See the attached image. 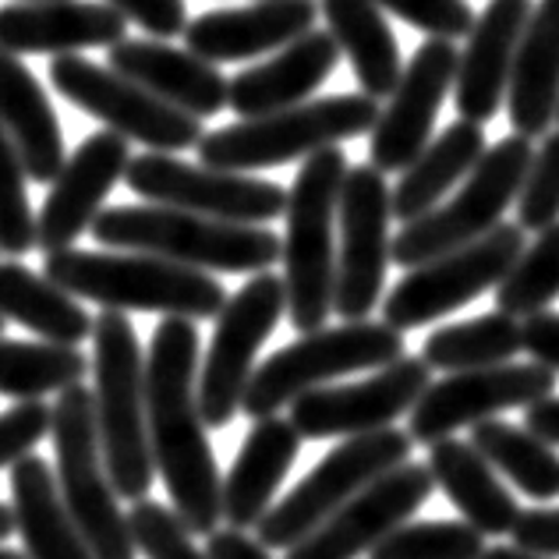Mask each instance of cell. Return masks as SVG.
I'll use <instances>...</instances> for the list:
<instances>
[{
	"label": "cell",
	"mask_w": 559,
	"mask_h": 559,
	"mask_svg": "<svg viewBox=\"0 0 559 559\" xmlns=\"http://www.w3.org/2000/svg\"><path fill=\"white\" fill-rule=\"evenodd\" d=\"M131 153L128 139L117 131H96L75 153L50 185V195L36 216V248L39 252H68L103 213V202L114 185L128 174Z\"/></svg>",
	"instance_id": "obj_20"
},
{
	"label": "cell",
	"mask_w": 559,
	"mask_h": 559,
	"mask_svg": "<svg viewBox=\"0 0 559 559\" xmlns=\"http://www.w3.org/2000/svg\"><path fill=\"white\" fill-rule=\"evenodd\" d=\"M429 471L436 485L447 492V499L457 507V513L475 532H481L485 538L513 532V524L521 518L518 499L499 481L496 467L471 443H461L453 436L429 447Z\"/></svg>",
	"instance_id": "obj_30"
},
{
	"label": "cell",
	"mask_w": 559,
	"mask_h": 559,
	"mask_svg": "<svg viewBox=\"0 0 559 559\" xmlns=\"http://www.w3.org/2000/svg\"><path fill=\"white\" fill-rule=\"evenodd\" d=\"M199 330L195 319L167 316L153 330L145 358L150 443L156 475L164 478L174 513L191 535L219 532L224 521V475H219L210 425L199 411Z\"/></svg>",
	"instance_id": "obj_1"
},
{
	"label": "cell",
	"mask_w": 559,
	"mask_h": 559,
	"mask_svg": "<svg viewBox=\"0 0 559 559\" xmlns=\"http://www.w3.org/2000/svg\"><path fill=\"white\" fill-rule=\"evenodd\" d=\"M205 552H210V559H273L259 538L248 532H234V527H224V532H213L205 538Z\"/></svg>",
	"instance_id": "obj_47"
},
{
	"label": "cell",
	"mask_w": 559,
	"mask_h": 559,
	"mask_svg": "<svg viewBox=\"0 0 559 559\" xmlns=\"http://www.w3.org/2000/svg\"><path fill=\"white\" fill-rule=\"evenodd\" d=\"M481 559H546V556H535V552H524L518 546H492Z\"/></svg>",
	"instance_id": "obj_49"
},
{
	"label": "cell",
	"mask_w": 559,
	"mask_h": 559,
	"mask_svg": "<svg viewBox=\"0 0 559 559\" xmlns=\"http://www.w3.org/2000/svg\"><path fill=\"white\" fill-rule=\"evenodd\" d=\"M535 0H489L467 33V47L461 50L457 85H453V107L461 121H475L485 128L503 107L518 61L521 36Z\"/></svg>",
	"instance_id": "obj_21"
},
{
	"label": "cell",
	"mask_w": 559,
	"mask_h": 559,
	"mask_svg": "<svg viewBox=\"0 0 559 559\" xmlns=\"http://www.w3.org/2000/svg\"><path fill=\"white\" fill-rule=\"evenodd\" d=\"M53 425V407L43 401L33 404H14L0 411V471H11L22 457L33 453V447L43 443V436Z\"/></svg>",
	"instance_id": "obj_43"
},
{
	"label": "cell",
	"mask_w": 559,
	"mask_h": 559,
	"mask_svg": "<svg viewBox=\"0 0 559 559\" xmlns=\"http://www.w3.org/2000/svg\"><path fill=\"white\" fill-rule=\"evenodd\" d=\"M524 350V326L521 319L489 312L467 322H453L425 336L421 358L429 369L443 372H475L492 369V365H507Z\"/></svg>",
	"instance_id": "obj_34"
},
{
	"label": "cell",
	"mask_w": 559,
	"mask_h": 559,
	"mask_svg": "<svg viewBox=\"0 0 559 559\" xmlns=\"http://www.w3.org/2000/svg\"><path fill=\"white\" fill-rule=\"evenodd\" d=\"M379 114V99L365 93L308 99L301 107L205 131V139L199 142V164L230 174H252L290 164V159H308L347 139L372 135Z\"/></svg>",
	"instance_id": "obj_6"
},
{
	"label": "cell",
	"mask_w": 559,
	"mask_h": 559,
	"mask_svg": "<svg viewBox=\"0 0 559 559\" xmlns=\"http://www.w3.org/2000/svg\"><path fill=\"white\" fill-rule=\"evenodd\" d=\"M559 298V224L542 230L535 245H527L521 259L513 262L503 284L496 287V312L527 319L549 312V305Z\"/></svg>",
	"instance_id": "obj_37"
},
{
	"label": "cell",
	"mask_w": 559,
	"mask_h": 559,
	"mask_svg": "<svg viewBox=\"0 0 559 559\" xmlns=\"http://www.w3.org/2000/svg\"><path fill=\"white\" fill-rule=\"evenodd\" d=\"M107 61L117 75L139 82L142 90L199 121L230 107V82L219 75V68L164 39H121L110 47Z\"/></svg>",
	"instance_id": "obj_24"
},
{
	"label": "cell",
	"mask_w": 559,
	"mask_h": 559,
	"mask_svg": "<svg viewBox=\"0 0 559 559\" xmlns=\"http://www.w3.org/2000/svg\"><path fill=\"white\" fill-rule=\"evenodd\" d=\"M0 128L19 150L28 181L53 185L68 164L61 124L36 75L8 50H0Z\"/></svg>",
	"instance_id": "obj_29"
},
{
	"label": "cell",
	"mask_w": 559,
	"mask_h": 559,
	"mask_svg": "<svg viewBox=\"0 0 559 559\" xmlns=\"http://www.w3.org/2000/svg\"><path fill=\"white\" fill-rule=\"evenodd\" d=\"M341 248H336V301L344 322H365L382 298L393 262V191L372 164L350 167L341 191Z\"/></svg>",
	"instance_id": "obj_15"
},
{
	"label": "cell",
	"mask_w": 559,
	"mask_h": 559,
	"mask_svg": "<svg viewBox=\"0 0 559 559\" xmlns=\"http://www.w3.org/2000/svg\"><path fill=\"white\" fill-rule=\"evenodd\" d=\"M11 513L28 559H93L53 467L39 453H28L11 467Z\"/></svg>",
	"instance_id": "obj_28"
},
{
	"label": "cell",
	"mask_w": 559,
	"mask_h": 559,
	"mask_svg": "<svg viewBox=\"0 0 559 559\" xmlns=\"http://www.w3.org/2000/svg\"><path fill=\"white\" fill-rule=\"evenodd\" d=\"M25 164L0 128V252L22 259L36 248V216L25 191Z\"/></svg>",
	"instance_id": "obj_39"
},
{
	"label": "cell",
	"mask_w": 559,
	"mask_h": 559,
	"mask_svg": "<svg viewBox=\"0 0 559 559\" xmlns=\"http://www.w3.org/2000/svg\"><path fill=\"white\" fill-rule=\"evenodd\" d=\"M513 135L546 139L559 114V0H538L513 61L507 93Z\"/></svg>",
	"instance_id": "obj_27"
},
{
	"label": "cell",
	"mask_w": 559,
	"mask_h": 559,
	"mask_svg": "<svg viewBox=\"0 0 559 559\" xmlns=\"http://www.w3.org/2000/svg\"><path fill=\"white\" fill-rule=\"evenodd\" d=\"M4 322H8V319H4V316H0V333H4Z\"/></svg>",
	"instance_id": "obj_52"
},
{
	"label": "cell",
	"mask_w": 559,
	"mask_h": 559,
	"mask_svg": "<svg viewBox=\"0 0 559 559\" xmlns=\"http://www.w3.org/2000/svg\"><path fill=\"white\" fill-rule=\"evenodd\" d=\"M471 447H475L499 475H507L518 485L527 499H535V503H549V499L559 496L556 450L549 443H542V439L527 429L489 418L471 429Z\"/></svg>",
	"instance_id": "obj_35"
},
{
	"label": "cell",
	"mask_w": 559,
	"mask_h": 559,
	"mask_svg": "<svg viewBox=\"0 0 559 559\" xmlns=\"http://www.w3.org/2000/svg\"><path fill=\"white\" fill-rule=\"evenodd\" d=\"M411 450H415V439L401 429L341 439V447H333L280 503H273V510L255 527L259 542L266 549L284 552L301 546L322 521H330L336 510L361 496L372 481L407 464Z\"/></svg>",
	"instance_id": "obj_10"
},
{
	"label": "cell",
	"mask_w": 559,
	"mask_h": 559,
	"mask_svg": "<svg viewBox=\"0 0 559 559\" xmlns=\"http://www.w3.org/2000/svg\"><path fill=\"white\" fill-rule=\"evenodd\" d=\"M485 153H489V142H485V131L475 121H453L447 131H439L396 181L393 219L415 224L436 205H443L450 191L464 185L467 174L481 164Z\"/></svg>",
	"instance_id": "obj_31"
},
{
	"label": "cell",
	"mask_w": 559,
	"mask_h": 559,
	"mask_svg": "<svg viewBox=\"0 0 559 559\" xmlns=\"http://www.w3.org/2000/svg\"><path fill=\"white\" fill-rule=\"evenodd\" d=\"M461 50L453 39H425L404 64V75L369 135V164L382 174H404L432 142L443 99L457 85Z\"/></svg>",
	"instance_id": "obj_18"
},
{
	"label": "cell",
	"mask_w": 559,
	"mask_h": 559,
	"mask_svg": "<svg viewBox=\"0 0 559 559\" xmlns=\"http://www.w3.org/2000/svg\"><path fill=\"white\" fill-rule=\"evenodd\" d=\"M535 159V145L524 135H507L481 164L467 174V181L453 191V199L436 205L415 224H404L393 238V262L404 270H418L439 255H450L457 248L481 241L503 224V213L521 199L527 167Z\"/></svg>",
	"instance_id": "obj_8"
},
{
	"label": "cell",
	"mask_w": 559,
	"mask_h": 559,
	"mask_svg": "<svg viewBox=\"0 0 559 559\" xmlns=\"http://www.w3.org/2000/svg\"><path fill=\"white\" fill-rule=\"evenodd\" d=\"M128 524L145 559H210V552L195 546V535L188 532L185 521L167 503L139 499L128 510Z\"/></svg>",
	"instance_id": "obj_40"
},
{
	"label": "cell",
	"mask_w": 559,
	"mask_h": 559,
	"mask_svg": "<svg viewBox=\"0 0 559 559\" xmlns=\"http://www.w3.org/2000/svg\"><path fill=\"white\" fill-rule=\"evenodd\" d=\"M524 429L538 436L542 443L559 447V396H546L532 407H524Z\"/></svg>",
	"instance_id": "obj_48"
},
{
	"label": "cell",
	"mask_w": 559,
	"mask_h": 559,
	"mask_svg": "<svg viewBox=\"0 0 559 559\" xmlns=\"http://www.w3.org/2000/svg\"><path fill=\"white\" fill-rule=\"evenodd\" d=\"M341 61V47L330 28H312L308 36L294 39L280 50L273 61L245 68L230 79V110L241 121L252 117L280 114L312 99V93L330 79V71Z\"/></svg>",
	"instance_id": "obj_25"
},
{
	"label": "cell",
	"mask_w": 559,
	"mask_h": 559,
	"mask_svg": "<svg viewBox=\"0 0 559 559\" xmlns=\"http://www.w3.org/2000/svg\"><path fill=\"white\" fill-rule=\"evenodd\" d=\"M556 390V372L538 361H507L492 369L450 372L432 382L407 415V432L421 447H436L464 425H481L503 411L532 407Z\"/></svg>",
	"instance_id": "obj_17"
},
{
	"label": "cell",
	"mask_w": 559,
	"mask_h": 559,
	"mask_svg": "<svg viewBox=\"0 0 559 559\" xmlns=\"http://www.w3.org/2000/svg\"><path fill=\"white\" fill-rule=\"evenodd\" d=\"M556 121H559V114H556Z\"/></svg>",
	"instance_id": "obj_54"
},
{
	"label": "cell",
	"mask_w": 559,
	"mask_h": 559,
	"mask_svg": "<svg viewBox=\"0 0 559 559\" xmlns=\"http://www.w3.org/2000/svg\"><path fill=\"white\" fill-rule=\"evenodd\" d=\"M43 276L103 312H159L178 319H216L230 301L216 276L142 252H53Z\"/></svg>",
	"instance_id": "obj_2"
},
{
	"label": "cell",
	"mask_w": 559,
	"mask_h": 559,
	"mask_svg": "<svg viewBox=\"0 0 559 559\" xmlns=\"http://www.w3.org/2000/svg\"><path fill=\"white\" fill-rule=\"evenodd\" d=\"M124 181L150 205H170V210L224 219V224L266 227L287 213V191L280 185L252 174L185 164L170 153L131 156Z\"/></svg>",
	"instance_id": "obj_14"
},
{
	"label": "cell",
	"mask_w": 559,
	"mask_h": 559,
	"mask_svg": "<svg viewBox=\"0 0 559 559\" xmlns=\"http://www.w3.org/2000/svg\"><path fill=\"white\" fill-rule=\"evenodd\" d=\"M301 453V432L290 418L252 421L245 443L224 475V521L234 532H252L273 510L276 489Z\"/></svg>",
	"instance_id": "obj_26"
},
{
	"label": "cell",
	"mask_w": 559,
	"mask_h": 559,
	"mask_svg": "<svg viewBox=\"0 0 559 559\" xmlns=\"http://www.w3.org/2000/svg\"><path fill=\"white\" fill-rule=\"evenodd\" d=\"M22 4H28V0H22Z\"/></svg>",
	"instance_id": "obj_53"
},
{
	"label": "cell",
	"mask_w": 559,
	"mask_h": 559,
	"mask_svg": "<svg viewBox=\"0 0 559 559\" xmlns=\"http://www.w3.org/2000/svg\"><path fill=\"white\" fill-rule=\"evenodd\" d=\"M376 4L429 39H461L475 28V11L467 0H376Z\"/></svg>",
	"instance_id": "obj_42"
},
{
	"label": "cell",
	"mask_w": 559,
	"mask_h": 559,
	"mask_svg": "<svg viewBox=\"0 0 559 559\" xmlns=\"http://www.w3.org/2000/svg\"><path fill=\"white\" fill-rule=\"evenodd\" d=\"M432 386V369L425 358L404 355L401 361L372 372L369 379L322 386L298 396L290 411V425L301 439H355L382 429H396V418L415 411V404Z\"/></svg>",
	"instance_id": "obj_16"
},
{
	"label": "cell",
	"mask_w": 559,
	"mask_h": 559,
	"mask_svg": "<svg viewBox=\"0 0 559 559\" xmlns=\"http://www.w3.org/2000/svg\"><path fill=\"white\" fill-rule=\"evenodd\" d=\"M319 8L336 47L347 53L350 68H355L361 93L372 99L393 96L407 61H401L396 36L390 33L376 0H322Z\"/></svg>",
	"instance_id": "obj_32"
},
{
	"label": "cell",
	"mask_w": 559,
	"mask_h": 559,
	"mask_svg": "<svg viewBox=\"0 0 559 559\" xmlns=\"http://www.w3.org/2000/svg\"><path fill=\"white\" fill-rule=\"evenodd\" d=\"M107 4L121 11L128 22H135L153 39L185 36L188 28L185 0H107Z\"/></svg>",
	"instance_id": "obj_44"
},
{
	"label": "cell",
	"mask_w": 559,
	"mask_h": 559,
	"mask_svg": "<svg viewBox=\"0 0 559 559\" xmlns=\"http://www.w3.org/2000/svg\"><path fill=\"white\" fill-rule=\"evenodd\" d=\"M524 350L532 361L546 365L549 372H559V312H538L524 322Z\"/></svg>",
	"instance_id": "obj_46"
},
{
	"label": "cell",
	"mask_w": 559,
	"mask_h": 559,
	"mask_svg": "<svg viewBox=\"0 0 559 559\" xmlns=\"http://www.w3.org/2000/svg\"><path fill=\"white\" fill-rule=\"evenodd\" d=\"M513 546L546 559H559V507H532L521 510L513 524Z\"/></svg>",
	"instance_id": "obj_45"
},
{
	"label": "cell",
	"mask_w": 559,
	"mask_h": 559,
	"mask_svg": "<svg viewBox=\"0 0 559 559\" xmlns=\"http://www.w3.org/2000/svg\"><path fill=\"white\" fill-rule=\"evenodd\" d=\"M287 312L284 276L255 273L216 316V330L199 369V411L210 429H227L238 418L248 382L255 376V355Z\"/></svg>",
	"instance_id": "obj_11"
},
{
	"label": "cell",
	"mask_w": 559,
	"mask_h": 559,
	"mask_svg": "<svg viewBox=\"0 0 559 559\" xmlns=\"http://www.w3.org/2000/svg\"><path fill=\"white\" fill-rule=\"evenodd\" d=\"M0 559H28L25 552H14V549H0Z\"/></svg>",
	"instance_id": "obj_51"
},
{
	"label": "cell",
	"mask_w": 559,
	"mask_h": 559,
	"mask_svg": "<svg viewBox=\"0 0 559 559\" xmlns=\"http://www.w3.org/2000/svg\"><path fill=\"white\" fill-rule=\"evenodd\" d=\"M85 372H90V358L79 347L0 336V396L8 401L33 404L50 393H64L82 386Z\"/></svg>",
	"instance_id": "obj_36"
},
{
	"label": "cell",
	"mask_w": 559,
	"mask_h": 559,
	"mask_svg": "<svg viewBox=\"0 0 559 559\" xmlns=\"http://www.w3.org/2000/svg\"><path fill=\"white\" fill-rule=\"evenodd\" d=\"M128 19L96 0H28L0 8V50L25 53H75L85 47H117Z\"/></svg>",
	"instance_id": "obj_23"
},
{
	"label": "cell",
	"mask_w": 559,
	"mask_h": 559,
	"mask_svg": "<svg viewBox=\"0 0 559 559\" xmlns=\"http://www.w3.org/2000/svg\"><path fill=\"white\" fill-rule=\"evenodd\" d=\"M93 238L103 248L170 259L202 273H270L284 259V241L270 227L224 224L170 205H110L93 224Z\"/></svg>",
	"instance_id": "obj_3"
},
{
	"label": "cell",
	"mask_w": 559,
	"mask_h": 559,
	"mask_svg": "<svg viewBox=\"0 0 559 559\" xmlns=\"http://www.w3.org/2000/svg\"><path fill=\"white\" fill-rule=\"evenodd\" d=\"M485 552V535L467 521H418L382 538L369 559H481Z\"/></svg>",
	"instance_id": "obj_38"
},
{
	"label": "cell",
	"mask_w": 559,
	"mask_h": 559,
	"mask_svg": "<svg viewBox=\"0 0 559 559\" xmlns=\"http://www.w3.org/2000/svg\"><path fill=\"white\" fill-rule=\"evenodd\" d=\"M524 248L521 224H499L481 241L407 270V276L396 280V287L382 301V322L407 333L457 312L485 290L503 284Z\"/></svg>",
	"instance_id": "obj_12"
},
{
	"label": "cell",
	"mask_w": 559,
	"mask_h": 559,
	"mask_svg": "<svg viewBox=\"0 0 559 559\" xmlns=\"http://www.w3.org/2000/svg\"><path fill=\"white\" fill-rule=\"evenodd\" d=\"M436 478L429 464H401L390 475L372 481L361 496L341 507L330 521H322L301 546H294L287 559H361L382 538L404 527L421 503H429Z\"/></svg>",
	"instance_id": "obj_19"
},
{
	"label": "cell",
	"mask_w": 559,
	"mask_h": 559,
	"mask_svg": "<svg viewBox=\"0 0 559 559\" xmlns=\"http://www.w3.org/2000/svg\"><path fill=\"white\" fill-rule=\"evenodd\" d=\"M50 85L68 103H75L96 121L107 124L128 142L145 145L150 153H181L199 150L205 139L202 121L178 107H170L139 82L117 75L114 68H99L79 53H64L50 61Z\"/></svg>",
	"instance_id": "obj_13"
},
{
	"label": "cell",
	"mask_w": 559,
	"mask_h": 559,
	"mask_svg": "<svg viewBox=\"0 0 559 559\" xmlns=\"http://www.w3.org/2000/svg\"><path fill=\"white\" fill-rule=\"evenodd\" d=\"M11 535H14V513H11V507L0 503V542L11 538Z\"/></svg>",
	"instance_id": "obj_50"
},
{
	"label": "cell",
	"mask_w": 559,
	"mask_h": 559,
	"mask_svg": "<svg viewBox=\"0 0 559 559\" xmlns=\"http://www.w3.org/2000/svg\"><path fill=\"white\" fill-rule=\"evenodd\" d=\"M50 439L57 453V485L93 559H135V535L103 461L93 390L71 386L57 396Z\"/></svg>",
	"instance_id": "obj_9"
},
{
	"label": "cell",
	"mask_w": 559,
	"mask_h": 559,
	"mask_svg": "<svg viewBox=\"0 0 559 559\" xmlns=\"http://www.w3.org/2000/svg\"><path fill=\"white\" fill-rule=\"evenodd\" d=\"M93 344V404L103 461H107L117 496L128 499V503H139V499H150L156 481L142 344L124 312H99Z\"/></svg>",
	"instance_id": "obj_5"
},
{
	"label": "cell",
	"mask_w": 559,
	"mask_h": 559,
	"mask_svg": "<svg viewBox=\"0 0 559 559\" xmlns=\"http://www.w3.org/2000/svg\"><path fill=\"white\" fill-rule=\"evenodd\" d=\"M341 145L308 156L287 191L284 213V284L290 326L316 333L326 326L336 301V219L347 181Z\"/></svg>",
	"instance_id": "obj_4"
},
{
	"label": "cell",
	"mask_w": 559,
	"mask_h": 559,
	"mask_svg": "<svg viewBox=\"0 0 559 559\" xmlns=\"http://www.w3.org/2000/svg\"><path fill=\"white\" fill-rule=\"evenodd\" d=\"M518 224L524 230H549L559 224V131L542 139L518 199Z\"/></svg>",
	"instance_id": "obj_41"
},
{
	"label": "cell",
	"mask_w": 559,
	"mask_h": 559,
	"mask_svg": "<svg viewBox=\"0 0 559 559\" xmlns=\"http://www.w3.org/2000/svg\"><path fill=\"white\" fill-rule=\"evenodd\" d=\"M0 316L14 319L47 344L64 347H79L85 336H93L96 326V319L79 305L75 294L14 259L0 262Z\"/></svg>",
	"instance_id": "obj_33"
},
{
	"label": "cell",
	"mask_w": 559,
	"mask_h": 559,
	"mask_svg": "<svg viewBox=\"0 0 559 559\" xmlns=\"http://www.w3.org/2000/svg\"><path fill=\"white\" fill-rule=\"evenodd\" d=\"M407 355V341L401 330L386 322H341L322 326L316 333L298 336L294 344L273 350L255 369L241 411L252 421L276 418L298 396L322 390L326 382L350 372H379Z\"/></svg>",
	"instance_id": "obj_7"
},
{
	"label": "cell",
	"mask_w": 559,
	"mask_h": 559,
	"mask_svg": "<svg viewBox=\"0 0 559 559\" xmlns=\"http://www.w3.org/2000/svg\"><path fill=\"white\" fill-rule=\"evenodd\" d=\"M316 0H259L252 8H227L199 14L185 28V50L210 64L252 61L262 53H280L294 39L308 36L319 19Z\"/></svg>",
	"instance_id": "obj_22"
}]
</instances>
